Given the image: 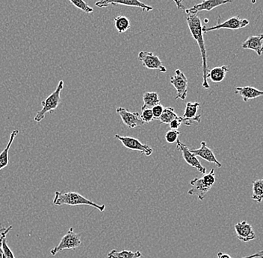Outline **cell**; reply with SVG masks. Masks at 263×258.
<instances>
[{
	"instance_id": "4dcf8cb0",
	"label": "cell",
	"mask_w": 263,
	"mask_h": 258,
	"mask_svg": "<svg viewBox=\"0 0 263 258\" xmlns=\"http://www.w3.org/2000/svg\"><path fill=\"white\" fill-rule=\"evenodd\" d=\"M164 107L162 105L159 104L156 105L154 108H152L153 115H154V120H159L160 117L161 115L162 114V112L164 111Z\"/></svg>"
},
{
	"instance_id": "484cf974",
	"label": "cell",
	"mask_w": 263,
	"mask_h": 258,
	"mask_svg": "<svg viewBox=\"0 0 263 258\" xmlns=\"http://www.w3.org/2000/svg\"><path fill=\"white\" fill-rule=\"evenodd\" d=\"M69 1H70L75 7L82 10V11L87 13V14H90V13H92L93 11V8L90 7L84 0H69Z\"/></svg>"
},
{
	"instance_id": "d4e9b609",
	"label": "cell",
	"mask_w": 263,
	"mask_h": 258,
	"mask_svg": "<svg viewBox=\"0 0 263 258\" xmlns=\"http://www.w3.org/2000/svg\"><path fill=\"white\" fill-rule=\"evenodd\" d=\"M177 116L178 115L175 113L174 108L172 107H167L164 108L163 112L158 121L161 124H170L171 122L174 121Z\"/></svg>"
},
{
	"instance_id": "ac0fdd59",
	"label": "cell",
	"mask_w": 263,
	"mask_h": 258,
	"mask_svg": "<svg viewBox=\"0 0 263 258\" xmlns=\"http://www.w3.org/2000/svg\"><path fill=\"white\" fill-rule=\"evenodd\" d=\"M200 103L195 102V103H188L185 106V113H184L182 117L188 120L191 122H196L200 123L201 122V115L197 114V111L200 108Z\"/></svg>"
},
{
	"instance_id": "3957f363",
	"label": "cell",
	"mask_w": 263,
	"mask_h": 258,
	"mask_svg": "<svg viewBox=\"0 0 263 258\" xmlns=\"http://www.w3.org/2000/svg\"><path fill=\"white\" fill-rule=\"evenodd\" d=\"M215 170L212 169L210 173L206 174L201 178L195 177L191 181L190 185L192 187L189 190L188 194L190 195H197L200 201H203L205 195L215 185Z\"/></svg>"
},
{
	"instance_id": "7c38bea8",
	"label": "cell",
	"mask_w": 263,
	"mask_h": 258,
	"mask_svg": "<svg viewBox=\"0 0 263 258\" xmlns=\"http://www.w3.org/2000/svg\"><path fill=\"white\" fill-rule=\"evenodd\" d=\"M176 143H177V149L180 151L181 153H182V157H183L185 162H186L189 165H190L191 167L196 169L199 172L203 174H205L206 169L201 165V163L199 162L196 156L191 152L190 149H189L188 146L181 143V141H179V140Z\"/></svg>"
},
{
	"instance_id": "d6a6232c",
	"label": "cell",
	"mask_w": 263,
	"mask_h": 258,
	"mask_svg": "<svg viewBox=\"0 0 263 258\" xmlns=\"http://www.w3.org/2000/svg\"><path fill=\"white\" fill-rule=\"evenodd\" d=\"M173 1L175 3L176 6H177V8H178L179 10H185L186 8H185V6L182 5V1L183 0H173Z\"/></svg>"
},
{
	"instance_id": "4fadbf2b",
	"label": "cell",
	"mask_w": 263,
	"mask_h": 258,
	"mask_svg": "<svg viewBox=\"0 0 263 258\" xmlns=\"http://www.w3.org/2000/svg\"><path fill=\"white\" fill-rule=\"evenodd\" d=\"M234 228L236 236L239 241L248 243L256 239V234L253 229V227L248 222H239L237 224L235 225Z\"/></svg>"
},
{
	"instance_id": "e575fe53",
	"label": "cell",
	"mask_w": 263,
	"mask_h": 258,
	"mask_svg": "<svg viewBox=\"0 0 263 258\" xmlns=\"http://www.w3.org/2000/svg\"><path fill=\"white\" fill-rule=\"evenodd\" d=\"M3 258H6V256H5L4 254H3Z\"/></svg>"
},
{
	"instance_id": "f546056e",
	"label": "cell",
	"mask_w": 263,
	"mask_h": 258,
	"mask_svg": "<svg viewBox=\"0 0 263 258\" xmlns=\"http://www.w3.org/2000/svg\"><path fill=\"white\" fill-rule=\"evenodd\" d=\"M3 254L6 256V258H15L14 253L12 252L9 246H8L7 241L5 239L3 243Z\"/></svg>"
},
{
	"instance_id": "ba28073f",
	"label": "cell",
	"mask_w": 263,
	"mask_h": 258,
	"mask_svg": "<svg viewBox=\"0 0 263 258\" xmlns=\"http://www.w3.org/2000/svg\"><path fill=\"white\" fill-rule=\"evenodd\" d=\"M170 83L172 84L174 88L177 90V96L175 100H184L187 96L188 91V80L185 74L182 73L180 70H176L174 75L171 77Z\"/></svg>"
},
{
	"instance_id": "e0dca14e",
	"label": "cell",
	"mask_w": 263,
	"mask_h": 258,
	"mask_svg": "<svg viewBox=\"0 0 263 258\" xmlns=\"http://www.w3.org/2000/svg\"><path fill=\"white\" fill-rule=\"evenodd\" d=\"M235 93L242 97L243 101L248 102L259 96H263V90H258L254 87H237L235 89Z\"/></svg>"
},
{
	"instance_id": "9a60e30c",
	"label": "cell",
	"mask_w": 263,
	"mask_h": 258,
	"mask_svg": "<svg viewBox=\"0 0 263 258\" xmlns=\"http://www.w3.org/2000/svg\"><path fill=\"white\" fill-rule=\"evenodd\" d=\"M191 152L195 154L196 157H200L203 158V160L213 164H216L217 167L221 168L222 164L221 163L217 160L215 154L213 153V151L210 149L206 145V143L205 141H202L200 143V148L198 149H190Z\"/></svg>"
},
{
	"instance_id": "83f0119b",
	"label": "cell",
	"mask_w": 263,
	"mask_h": 258,
	"mask_svg": "<svg viewBox=\"0 0 263 258\" xmlns=\"http://www.w3.org/2000/svg\"><path fill=\"white\" fill-rule=\"evenodd\" d=\"M12 229V226H8V228H3L0 225V258H3V243L5 239H6V236L10 231Z\"/></svg>"
},
{
	"instance_id": "ffe728a7",
	"label": "cell",
	"mask_w": 263,
	"mask_h": 258,
	"mask_svg": "<svg viewBox=\"0 0 263 258\" xmlns=\"http://www.w3.org/2000/svg\"><path fill=\"white\" fill-rule=\"evenodd\" d=\"M228 71H229V69L226 65L215 67L208 72L207 80L210 78L212 82H215V83H220L224 80Z\"/></svg>"
},
{
	"instance_id": "5b68a950",
	"label": "cell",
	"mask_w": 263,
	"mask_h": 258,
	"mask_svg": "<svg viewBox=\"0 0 263 258\" xmlns=\"http://www.w3.org/2000/svg\"><path fill=\"white\" fill-rule=\"evenodd\" d=\"M81 245V237L80 234H76L73 228H70L67 234L62 238L57 246L50 251L52 255H57V253L66 249H76Z\"/></svg>"
},
{
	"instance_id": "8fae6325",
	"label": "cell",
	"mask_w": 263,
	"mask_h": 258,
	"mask_svg": "<svg viewBox=\"0 0 263 258\" xmlns=\"http://www.w3.org/2000/svg\"><path fill=\"white\" fill-rule=\"evenodd\" d=\"M109 5H122V6H129V7L140 8L143 11H152L154 8L147 6L145 3L139 1V0H99L96 2L95 6L98 8H106Z\"/></svg>"
},
{
	"instance_id": "7402d4cb",
	"label": "cell",
	"mask_w": 263,
	"mask_h": 258,
	"mask_svg": "<svg viewBox=\"0 0 263 258\" xmlns=\"http://www.w3.org/2000/svg\"><path fill=\"white\" fill-rule=\"evenodd\" d=\"M142 254L139 251L133 252V251L124 250V249L121 251L113 249L108 253L107 258H140Z\"/></svg>"
},
{
	"instance_id": "7a4b0ae2",
	"label": "cell",
	"mask_w": 263,
	"mask_h": 258,
	"mask_svg": "<svg viewBox=\"0 0 263 258\" xmlns=\"http://www.w3.org/2000/svg\"><path fill=\"white\" fill-rule=\"evenodd\" d=\"M52 203L57 206L64 205H69V206L88 205V206L97 208L100 212H103L106 209V206L104 205H98L95 202H92L91 200L82 196L81 194L77 193V192L62 193V192L57 191L55 193V197H54Z\"/></svg>"
},
{
	"instance_id": "2e32d148",
	"label": "cell",
	"mask_w": 263,
	"mask_h": 258,
	"mask_svg": "<svg viewBox=\"0 0 263 258\" xmlns=\"http://www.w3.org/2000/svg\"><path fill=\"white\" fill-rule=\"evenodd\" d=\"M242 48L251 49L256 52L259 56H262L263 54V34L248 37V39L242 44Z\"/></svg>"
},
{
	"instance_id": "836d02e7",
	"label": "cell",
	"mask_w": 263,
	"mask_h": 258,
	"mask_svg": "<svg viewBox=\"0 0 263 258\" xmlns=\"http://www.w3.org/2000/svg\"><path fill=\"white\" fill-rule=\"evenodd\" d=\"M251 3H252V4H255V3H256V0H251Z\"/></svg>"
},
{
	"instance_id": "277c9868",
	"label": "cell",
	"mask_w": 263,
	"mask_h": 258,
	"mask_svg": "<svg viewBox=\"0 0 263 258\" xmlns=\"http://www.w3.org/2000/svg\"><path fill=\"white\" fill-rule=\"evenodd\" d=\"M64 88V81L61 80L58 84L55 91L52 92L50 95L44 101L41 102L42 109L37 111L34 116V121L36 123H40L45 118L47 113H52L59 107L61 103V93Z\"/></svg>"
},
{
	"instance_id": "1f68e13d",
	"label": "cell",
	"mask_w": 263,
	"mask_h": 258,
	"mask_svg": "<svg viewBox=\"0 0 263 258\" xmlns=\"http://www.w3.org/2000/svg\"><path fill=\"white\" fill-rule=\"evenodd\" d=\"M239 258H263V251H258V252L255 253L254 254H251V255L250 256H247V257Z\"/></svg>"
},
{
	"instance_id": "44dd1931",
	"label": "cell",
	"mask_w": 263,
	"mask_h": 258,
	"mask_svg": "<svg viewBox=\"0 0 263 258\" xmlns=\"http://www.w3.org/2000/svg\"><path fill=\"white\" fill-rule=\"evenodd\" d=\"M143 101H144V105L142 107V110L152 109L156 105L160 104V98H159V94L156 92H147L144 93L143 96Z\"/></svg>"
},
{
	"instance_id": "8992f818",
	"label": "cell",
	"mask_w": 263,
	"mask_h": 258,
	"mask_svg": "<svg viewBox=\"0 0 263 258\" xmlns=\"http://www.w3.org/2000/svg\"><path fill=\"white\" fill-rule=\"evenodd\" d=\"M249 21L246 19H241L238 16H233L230 19H227L223 23H220L218 21V24L212 27H203V34L212 32V31L219 30V29H231V30H236V29H242L249 24Z\"/></svg>"
},
{
	"instance_id": "5bb4252c",
	"label": "cell",
	"mask_w": 263,
	"mask_h": 258,
	"mask_svg": "<svg viewBox=\"0 0 263 258\" xmlns=\"http://www.w3.org/2000/svg\"><path fill=\"white\" fill-rule=\"evenodd\" d=\"M233 0H204L199 4L195 5L193 7L185 9V13L197 14L200 11H210L214 8L221 6L222 5L232 3Z\"/></svg>"
},
{
	"instance_id": "30bf717a",
	"label": "cell",
	"mask_w": 263,
	"mask_h": 258,
	"mask_svg": "<svg viewBox=\"0 0 263 258\" xmlns=\"http://www.w3.org/2000/svg\"><path fill=\"white\" fill-rule=\"evenodd\" d=\"M116 112L121 116L123 124L129 129H133L145 124L144 121L141 120V115L139 114V113L130 112L129 110L121 108V107L117 108Z\"/></svg>"
},
{
	"instance_id": "603a6c76",
	"label": "cell",
	"mask_w": 263,
	"mask_h": 258,
	"mask_svg": "<svg viewBox=\"0 0 263 258\" xmlns=\"http://www.w3.org/2000/svg\"><path fill=\"white\" fill-rule=\"evenodd\" d=\"M114 25L117 30L121 34L127 32L130 29V21L125 16H118L114 18Z\"/></svg>"
},
{
	"instance_id": "9c48e42d",
	"label": "cell",
	"mask_w": 263,
	"mask_h": 258,
	"mask_svg": "<svg viewBox=\"0 0 263 258\" xmlns=\"http://www.w3.org/2000/svg\"><path fill=\"white\" fill-rule=\"evenodd\" d=\"M139 60L144 67L149 70H157L164 73L167 72V69L161 59L153 52L141 51L139 54Z\"/></svg>"
},
{
	"instance_id": "d6986e66",
	"label": "cell",
	"mask_w": 263,
	"mask_h": 258,
	"mask_svg": "<svg viewBox=\"0 0 263 258\" xmlns=\"http://www.w3.org/2000/svg\"><path fill=\"white\" fill-rule=\"evenodd\" d=\"M18 134H19V130L18 129L14 130V131L11 132L7 146L5 148L4 150L0 153V170L8 167V163H9V158H8L9 149L11 145H12L14 139H15L16 136L18 135Z\"/></svg>"
},
{
	"instance_id": "cb8c5ba5",
	"label": "cell",
	"mask_w": 263,
	"mask_h": 258,
	"mask_svg": "<svg viewBox=\"0 0 263 258\" xmlns=\"http://www.w3.org/2000/svg\"><path fill=\"white\" fill-rule=\"evenodd\" d=\"M251 199L260 203L263 200V178L253 182V195Z\"/></svg>"
},
{
	"instance_id": "f1b7e54d",
	"label": "cell",
	"mask_w": 263,
	"mask_h": 258,
	"mask_svg": "<svg viewBox=\"0 0 263 258\" xmlns=\"http://www.w3.org/2000/svg\"><path fill=\"white\" fill-rule=\"evenodd\" d=\"M141 118L145 124H148L151 121H154V115H153L152 110L149 109V108L142 110Z\"/></svg>"
},
{
	"instance_id": "4316f807",
	"label": "cell",
	"mask_w": 263,
	"mask_h": 258,
	"mask_svg": "<svg viewBox=\"0 0 263 258\" xmlns=\"http://www.w3.org/2000/svg\"><path fill=\"white\" fill-rule=\"evenodd\" d=\"M180 134L181 132L178 130L172 129L166 133L164 138L168 144H174L178 141V137Z\"/></svg>"
},
{
	"instance_id": "6da1fadb",
	"label": "cell",
	"mask_w": 263,
	"mask_h": 258,
	"mask_svg": "<svg viewBox=\"0 0 263 258\" xmlns=\"http://www.w3.org/2000/svg\"><path fill=\"white\" fill-rule=\"evenodd\" d=\"M186 22L191 34H192V37L196 41L200 50V54H201L203 80L202 86L204 89H210V85L207 82V74H208L209 70L208 65H207L206 50H205L204 39H203V26H202L201 21L197 16V14L186 13Z\"/></svg>"
},
{
	"instance_id": "52a82bcc",
	"label": "cell",
	"mask_w": 263,
	"mask_h": 258,
	"mask_svg": "<svg viewBox=\"0 0 263 258\" xmlns=\"http://www.w3.org/2000/svg\"><path fill=\"white\" fill-rule=\"evenodd\" d=\"M115 137L119 140L126 149L138 151V152H141V154H145L146 156H151L154 152V149L151 146L141 144L139 140L136 139V138L127 137V136H121L119 134H115Z\"/></svg>"
}]
</instances>
